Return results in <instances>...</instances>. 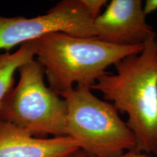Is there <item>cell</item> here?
<instances>
[{
    "label": "cell",
    "mask_w": 157,
    "mask_h": 157,
    "mask_svg": "<svg viewBox=\"0 0 157 157\" xmlns=\"http://www.w3.org/2000/svg\"><path fill=\"white\" fill-rule=\"evenodd\" d=\"M116 74L100 76L91 90L99 91L119 112L136 140L135 151L157 156V35L138 54L115 65Z\"/></svg>",
    "instance_id": "cell-1"
},
{
    "label": "cell",
    "mask_w": 157,
    "mask_h": 157,
    "mask_svg": "<svg viewBox=\"0 0 157 157\" xmlns=\"http://www.w3.org/2000/svg\"><path fill=\"white\" fill-rule=\"evenodd\" d=\"M36 60L43 66L49 87L58 95L74 87L91 89L106 69L138 54L143 45L118 46L97 37L51 33L32 41Z\"/></svg>",
    "instance_id": "cell-2"
},
{
    "label": "cell",
    "mask_w": 157,
    "mask_h": 157,
    "mask_svg": "<svg viewBox=\"0 0 157 157\" xmlns=\"http://www.w3.org/2000/svg\"><path fill=\"white\" fill-rule=\"evenodd\" d=\"M91 90L74 87L60 94L67 104V136L88 156L119 157L135 150V137L118 110Z\"/></svg>",
    "instance_id": "cell-3"
},
{
    "label": "cell",
    "mask_w": 157,
    "mask_h": 157,
    "mask_svg": "<svg viewBox=\"0 0 157 157\" xmlns=\"http://www.w3.org/2000/svg\"><path fill=\"white\" fill-rule=\"evenodd\" d=\"M20 78L0 104V120L12 123L36 137L67 136V104L44 83V69L37 60L17 70Z\"/></svg>",
    "instance_id": "cell-4"
},
{
    "label": "cell",
    "mask_w": 157,
    "mask_h": 157,
    "mask_svg": "<svg viewBox=\"0 0 157 157\" xmlns=\"http://www.w3.org/2000/svg\"><path fill=\"white\" fill-rule=\"evenodd\" d=\"M56 32L74 36L96 37L94 20L82 0H63L46 14L32 18L0 15V50L9 52L16 45Z\"/></svg>",
    "instance_id": "cell-5"
},
{
    "label": "cell",
    "mask_w": 157,
    "mask_h": 157,
    "mask_svg": "<svg viewBox=\"0 0 157 157\" xmlns=\"http://www.w3.org/2000/svg\"><path fill=\"white\" fill-rule=\"evenodd\" d=\"M94 25L97 38L118 46L143 45L156 35L147 23L141 0H111Z\"/></svg>",
    "instance_id": "cell-6"
},
{
    "label": "cell",
    "mask_w": 157,
    "mask_h": 157,
    "mask_svg": "<svg viewBox=\"0 0 157 157\" xmlns=\"http://www.w3.org/2000/svg\"><path fill=\"white\" fill-rule=\"evenodd\" d=\"M78 150V143L69 136L36 137L0 120V157H72Z\"/></svg>",
    "instance_id": "cell-7"
},
{
    "label": "cell",
    "mask_w": 157,
    "mask_h": 157,
    "mask_svg": "<svg viewBox=\"0 0 157 157\" xmlns=\"http://www.w3.org/2000/svg\"><path fill=\"white\" fill-rule=\"evenodd\" d=\"M34 57L32 41L21 44L13 53H0V104L13 87L15 72L23 64L34 60Z\"/></svg>",
    "instance_id": "cell-8"
},
{
    "label": "cell",
    "mask_w": 157,
    "mask_h": 157,
    "mask_svg": "<svg viewBox=\"0 0 157 157\" xmlns=\"http://www.w3.org/2000/svg\"><path fill=\"white\" fill-rule=\"evenodd\" d=\"M82 2L92 18L95 20L101 14V10L107 6V0H82Z\"/></svg>",
    "instance_id": "cell-9"
},
{
    "label": "cell",
    "mask_w": 157,
    "mask_h": 157,
    "mask_svg": "<svg viewBox=\"0 0 157 157\" xmlns=\"http://www.w3.org/2000/svg\"><path fill=\"white\" fill-rule=\"evenodd\" d=\"M157 10V0H146L143 3V12L148 15Z\"/></svg>",
    "instance_id": "cell-10"
},
{
    "label": "cell",
    "mask_w": 157,
    "mask_h": 157,
    "mask_svg": "<svg viewBox=\"0 0 157 157\" xmlns=\"http://www.w3.org/2000/svg\"><path fill=\"white\" fill-rule=\"evenodd\" d=\"M88 157H95V156H88ZM119 157H148V155L146 154H143V153L137 152L136 151H129L124 153L123 155L119 156Z\"/></svg>",
    "instance_id": "cell-11"
},
{
    "label": "cell",
    "mask_w": 157,
    "mask_h": 157,
    "mask_svg": "<svg viewBox=\"0 0 157 157\" xmlns=\"http://www.w3.org/2000/svg\"><path fill=\"white\" fill-rule=\"evenodd\" d=\"M72 157H88V156L83 151H82L81 149H80V150H78L77 152L75 153Z\"/></svg>",
    "instance_id": "cell-12"
}]
</instances>
